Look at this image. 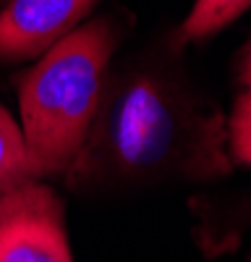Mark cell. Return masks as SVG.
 Here are the masks:
<instances>
[{"label":"cell","instance_id":"1","mask_svg":"<svg viewBox=\"0 0 251 262\" xmlns=\"http://www.w3.org/2000/svg\"><path fill=\"white\" fill-rule=\"evenodd\" d=\"M87 163L123 181L215 179L230 168L220 121L199 113L175 86L152 74L123 76L110 90L105 84L73 168Z\"/></svg>","mask_w":251,"mask_h":262},{"label":"cell","instance_id":"2","mask_svg":"<svg viewBox=\"0 0 251 262\" xmlns=\"http://www.w3.org/2000/svg\"><path fill=\"white\" fill-rule=\"evenodd\" d=\"M118 37L113 18H94L66 34L21 76V134L37 179L66 173L79 160Z\"/></svg>","mask_w":251,"mask_h":262},{"label":"cell","instance_id":"3","mask_svg":"<svg viewBox=\"0 0 251 262\" xmlns=\"http://www.w3.org/2000/svg\"><path fill=\"white\" fill-rule=\"evenodd\" d=\"M0 262H73L63 205L37 179L0 189Z\"/></svg>","mask_w":251,"mask_h":262},{"label":"cell","instance_id":"4","mask_svg":"<svg viewBox=\"0 0 251 262\" xmlns=\"http://www.w3.org/2000/svg\"><path fill=\"white\" fill-rule=\"evenodd\" d=\"M97 0H11L0 11V63L45 55L71 34Z\"/></svg>","mask_w":251,"mask_h":262},{"label":"cell","instance_id":"5","mask_svg":"<svg viewBox=\"0 0 251 262\" xmlns=\"http://www.w3.org/2000/svg\"><path fill=\"white\" fill-rule=\"evenodd\" d=\"M34 168L27 155V144L21 126L11 118V113L0 105V189L32 181Z\"/></svg>","mask_w":251,"mask_h":262},{"label":"cell","instance_id":"6","mask_svg":"<svg viewBox=\"0 0 251 262\" xmlns=\"http://www.w3.org/2000/svg\"><path fill=\"white\" fill-rule=\"evenodd\" d=\"M246 8H251V0H196L181 27V39L202 42L212 37L225 29L230 21H236Z\"/></svg>","mask_w":251,"mask_h":262},{"label":"cell","instance_id":"7","mask_svg":"<svg viewBox=\"0 0 251 262\" xmlns=\"http://www.w3.org/2000/svg\"><path fill=\"white\" fill-rule=\"evenodd\" d=\"M236 76L238 84L243 86L241 97L236 100L233 116H230V126H228V137L243 134V131L251 128V39L241 48L238 60H236Z\"/></svg>","mask_w":251,"mask_h":262},{"label":"cell","instance_id":"8","mask_svg":"<svg viewBox=\"0 0 251 262\" xmlns=\"http://www.w3.org/2000/svg\"><path fill=\"white\" fill-rule=\"evenodd\" d=\"M228 147H230V155H233L236 160L251 165V128L243 131V134L228 137Z\"/></svg>","mask_w":251,"mask_h":262}]
</instances>
